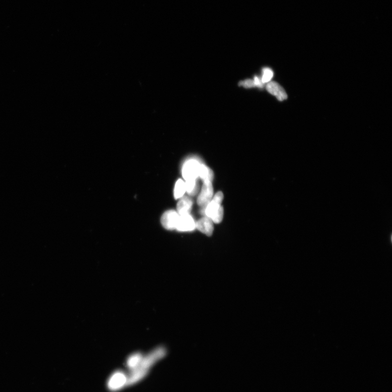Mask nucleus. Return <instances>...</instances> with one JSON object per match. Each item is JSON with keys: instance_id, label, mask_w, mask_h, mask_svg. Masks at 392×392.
<instances>
[{"instance_id": "f257e3e1", "label": "nucleus", "mask_w": 392, "mask_h": 392, "mask_svg": "<svg viewBox=\"0 0 392 392\" xmlns=\"http://www.w3.org/2000/svg\"><path fill=\"white\" fill-rule=\"evenodd\" d=\"M166 351L165 348L160 347L150 352L146 356H143L139 366L134 370H130L131 378L136 382H139L143 379L149 369L153 365L166 355Z\"/></svg>"}, {"instance_id": "f03ea898", "label": "nucleus", "mask_w": 392, "mask_h": 392, "mask_svg": "<svg viewBox=\"0 0 392 392\" xmlns=\"http://www.w3.org/2000/svg\"><path fill=\"white\" fill-rule=\"evenodd\" d=\"M223 199V193H217L205 208L204 214L215 223H220L223 219L224 211L221 205Z\"/></svg>"}, {"instance_id": "7ed1b4c3", "label": "nucleus", "mask_w": 392, "mask_h": 392, "mask_svg": "<svg viewBox=\"0 0 392 392\" xmlns=\"http://www.w3.org/2000/svg\"><path fill=\"white\" fill-rule=\"evenodd\" d=\"M201 163L196 158H191L184 163L182 175L185 181L189 179H197L199 177Z\"/></svg>"}, {"instance_id": "20e7f679", "label": "nucleus", "mask_w": 392, "mask_h": 392, "mask_svg": "<svg viewBox=\"0 0 392 392\" xmlns=\"http://www.w3.org/2000/svg\"><path fill=\"white\" fill-rule=\"evenodd\" d=\"M214 190L212 187V182L210 181L203 182L202 188L197 198V204L202 207L203 214H204L206 206L213 197Z\"/></svg>"}, {"instance_id": "39448f33", "label": "nucleus", "mask_w": 392, "mask_h": 392, "mask_svg": "<svg viewBox=\"0 0 392 392\" xmlns=\"http://www.w3.org/2000/svg\"><path fill=\"white\" fill-rule=\"evenodd\" d=\"M127 385V375L122 371L114 372L107 382L108 389L112 392L121 390Z\"/></svg>"}, {"instance_id": "423d86ee", "label": "nucleus", "mask_w": 392, "mask_h": 392, "mask_svg": "<svg viewBox=\"0 0 392 392\" xmlns=\"http://www.w3.org/2000/svg\"><path fill=\"white\" fill-rule=\"evenodd\" d=\"M180 215L173 210H168L161 217V224L168 230H175Z\"/></svg>"}, {"instance_id": "0eeeda50", "label": "nucleus", "mask_w": 392, "mask_h": 392, "mask_svg": "<svg viewBox=\"0 0 392 392\" xmlns=\"http://www.w3.org/2000/svg\"><path fill=\"white\" fill-rule=\"evenodd\" d=\"M196 229V222L190 214L180 215L176 230L179 232H190Z\"/></svg>"}, {"instance_id": "6e6552de", "label": "nucleus", "mask_w": 392, "mask_h": 392, "mask_svg": "<svg viewBox=\"0 0 392 392\" xmlns=\"http://www.w3.org/2000/svg\"><path fill=\"white\" fill-rule=\"evenodd\" d=\"M266 89L271 95L276 97L277 99L280 101H283L287 99L288 96L285 90L276 82H270L266 84Z\"/></svg>"}, {"instance_id": "1a4fd4ad", "label": "nucleus", "mask_w": 392, "mask_h": 392, "mask_svg": "<svg viewBox=\"0 0 392 392\" xmlns=\"http://www.w3.org/2000/svg\"><path fill=\"white\" fill-rule=\"evenodd\" d=\"M196 228L207 236H211L214 231L213 222L208 217H204L196 222Z\"/></svg>"}, {"instance_id": "9d476101", "label": "nucleus", "mask_w": 392, "mask_h": 392, "mask_svg": "<svg viewBox=\"0 0 392 392\" xmlns=\"http://www.w3.org/2000/svg\"><path fill=\"white\" fill-rule=\"evenodd\" d=\"M193 205V201L192 198L185 196L182 197L178 201L177 206L178 213L179 215L190 214Z\"/></svg>"}, {"instance_id": "9b49d317", "label": "nucleus", "mask_w": 392, "mask_h": 392, "mask_svg": "<svg viewBox=\"0 0 392 392\" xmlns=\"http://www.w3.org/2000/svg\"><path fill=\"white\" fill-rule=\"evenodd\" d=\"M199 177L202 180L203 182L210 181L212 182L214 179V172L210 168L203 164V163H201Z\"/></svg>"}, {"instance_id": "f8f14e48", "label": "nucleus", "mask_w": 392, "mask_h": 392, "mask_svg": "<svg viewBox=\"0 0 392 392\" xmlns=\"http://www.w3.org/2000/svg\"><path fill=\"white\" fill-rule=\"evenodd\" d=\"M143 357V355L141 353H135L129 356L127 361V366L130 371L139 366Z\"/></svg>"}, {"instance_id": "ddd939ff", "label": "nucleus", "mask_w": 392, "mask_h": 392, "mask_svg": "<svg viewBox=\"0 0 392 392\" xmlns=\"http://www.w3.org/2000/svg\"><path fill=\"white\" fill-rule=\"evenodd\" d=\"M186 192L190 196H195L199 191V185L197 179H189L185 182Z\"/></svg>"}, {"instance_id": "4468645a", "label": "nucleus", "mask_w": 392, "mask_h": 392, "mask_svg": "<svg viewBox=\"0 0 392 392\" xmlns=\"http://www.w3.org/2000/svg\"><path fill=\"white\" fill-rule=\"evenodd\" d=\"M186 192L185 182L182 179H179L176 182L175 188H174V196L176 199L181 198L183 197L185 193Z\"/></svg>"}, {"instance_id": "2eb2a0df", "label": "nucleus", "mask_w": 392, "mask_h": 392, "mask_svg": "<svg viewBox=\"0 0 392 392\" xmlns=\"http://www.w3.org/2000/svg\"><path fill=\"white\" fill-rule=\"evenodd\" d=\"M274 73L271 69L268 67H265L262 69V75L261 76V80L263 84H268L271 82L273 78Z\"/></svg>"}, {"instance_id": "dca6fc26", "label": "nucleus", "mask_w": 392, "mask_h": 392, "mask_svg": "<svg viewBox=\"0 0 392 392\" xmlns=\"http://www.w3.org/2000/svg\"><path fill=\"white\" fill-rule=\"evenodd\" d=\"M239 86H243L245 87V88L246 89L253 88V87H255L253 79H248L240 82Z\"/></svg>"}]
</instances>
